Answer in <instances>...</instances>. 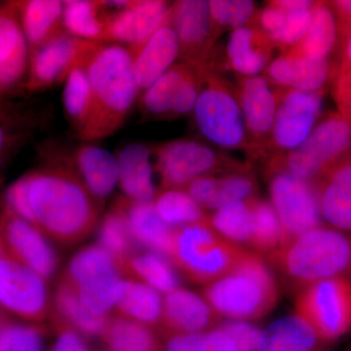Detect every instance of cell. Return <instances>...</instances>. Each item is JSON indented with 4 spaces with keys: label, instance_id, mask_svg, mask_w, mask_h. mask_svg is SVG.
Returning a JSON list of instances; mask_svg holds the SVG:
<instances>
[{
    "label": "cell",
    "instance_id": "cell-16",
    "mask_svg": "<svg viewBox=\"0 0 351 351\" xmlns=\"http://www.w3.org/2000/svg\"><path fill=\"white\" fill-rule=\"evenodd\" d=\"M171 5L159 0L128 1L113 13L106 14L103 43L141 45L162 25L169 23Z\"/></svg>",
    "mask_w": 351,
    "mask_h": 351
},
{
    "label": "cell",
    "instance_id": "cell-52",
    "mask_svg": "<svg viewBox=\"0 0 351 351\" xmlns=\"http://www.w3.org/2000/svg\"><path fill=\"white\" fill-rule=\"evenodd\" d=\"M332 94L339 113L351 119V68L339 71Z\"/></svg>",
    "mask_w": 351,
    "mask_h": 351
},
{
    "label": "cell",
    "instance_id": "cell-9",
    "mask_svg": "<svg viewBox=\"0 0 351 351\" xmlns=\"http://www.w3.org/2000/svg\"><path fill=\"white\" fill-rule=\"evenodd\" d=\"M269 193L272 207L280 219L288 240L322 226L313 182L282 169H274Z\"/></svg>",
    "mask_w": 351,
    "mask_h": 351
},
{
    "label": "cell",
    "instance_id": "cell-6",
    "mask_svg": "<svg viewBox=\"0 0 351 351\" xmlns=\"http://www.w3.org/2000/svg\"><path fill=\"white\" fill-rule=\"evenodd\" d=\"M348 159H351V119L332 113L315 126L304 144L289 152L279 169L315 182Z\"/></svg>",
    "mask_w": 351,
    "mask_h": 351
},
{
    "label": "cell",
    "instance_id": "cell-19",
    "mask_svg": "<svg viewBox=\"0 0 351 351\" xmlns=\"http://www.w3.org/2000/svg\"><path fill=\"white\" fill-rule=\"evenodd\" d=\"M334 75H338L329 58L298 56L287 53L267 68V77L287 89L322 94Z\"/></svg>",
    "mask_w": 351,
    "mask_h": 351
},
{
    "label": "cell",
    "instance_id": "cell-4",
    "mask_svg": "<svg viewBox=\"0 0 351 351\" xmlns=\"http://www.w3.org/2000/svg\"><path fill=\"white\" fill-rule=\"evenodd\" d=\"M203 295L219 317L258 320L276 306L278 287L260 256L249 251L232 274L209 284Z\"/></svg>",
    "mask_w": 351,
    "mask_h": 351
},
{
    "label": "cell",
    "instance_id": "cell-30",
    "mask_svg": "<svg viewBox=\"0 0 351 351\" xmlns=\"http://www.w3.org/2000/svg\"><path fill=\"white\" fill-rule=\"evenodd\" d=\"M338 45V29L329 2H315L306 36L288 53L302 57L328 58Z\"/></svg>",
    "mask_w": 351,
    "mask_h": 351
},
{
    "label": "cell",
    "instance_id": "cell-47",
    "mask_svg": "<svg viewBox=\"0 0 351 351\" xmlns=\"http://www.w3.org/2000/svg\"><path fill=\"white\" fill-rule=\"evenodd\" d=\"M27 43L24 38L13 54L0 63V92L13 86L24 75L27 63Z\"/></svg>",
    "mask_w": 351,
    "mask_h": 351
},
{
    "label": "cell",
    "instance_id": "cell-51",
    "mask_svg": "<svg viewBox=\"0 0 351 351\" xmlns=\"http://www.w3.org/2000/svg\"><path fill=\"white\" fill-rule=\"evenodd\" d=\"M338 29L339 46L345 49L351 36V0H337L329 2Z\"/></svg>",
    "mask_w": 351,
    "mask_h": 351
},
{
    "label": "cell",
    "instance_id": "cell-55",
    "mask_svg": "<svg viewBox=\"0 0 351 351\" xmlns=\"http://www.w3.org/2000/svg\"><path fill=\"white\" fill-rule=\"evenodd\" d=\"M351 68V36L346 43L345 49L343 51V57H341V64L338 69L339 71H346V69Z\"/></svg>",
    "mask_w": 351,
    "mask_h": 351
},
{
    "label": "cell",
    "instance_id": "cell-1",
    "mask_svg": "<svg viewBox=\"0 0 351 351\" xmlns=\"http://www.w3.org/2000/svg\"><path fill=\"white\" fill-rule=\"evenodd\" d=\"M80 66L91 87V108L78 136L85 142L110 137L123 125L140 90L130 52L119 44L95 41Z\"/></svg>",
    "mask_w": 351,
    "mask_h": 351
},
{
    "label": "cell",
    "instance_id": "cell-14",
    "mask_svg": "<svg viewBox=\"0 0 351 351\" xmlns=\"http://www.w3.org/2000/svg\"><path fill=\"white\" fill-rule=\"evenodd\" d=\"M322 94L287 89L277 96L271 135L279 149L294 151L306 142L319 119Z\"/></svg>",
    "mask_w": 351,
    "mask_h": 351
},
{
    "label": "cell",
    "instance_id": "cell-39",
    "mask_svg": "<svg viewBox=\"0 0 351 351\" xmlns=\"http://www.w3.org/2000/svg\"><path fill=\"white\" fill-rule=\"evenodd\" d=\"M215 230L233 243H250L253 230L251 200L230 203L208 218Z\"/></svg>",
    "mask_w": 351,
    "mask_h": 351
},
{
    "label": "cell",
    "instance_id": "cell-44",
    "mask_svg": "<svg viewBox=\"0 0 351 351\" xmlns=\"http://www.w3.org/2000/svg\"><path fill=\"white\" fill-rule=\"evenodd\" d=\"M43 332L32 325L5 322L0 326V351H43Z\"/></svg>",
    "mask_w": 351,
    "mask_h": 351
},
{
    "label": "cell",
    "instance_id": "cell-38",
    "mask_svg": "<svg viewBox=\"0 0 351 351\" xmlns=\"http://www.w3.org/2000/svg\"><path fill=\"white\" fill-rule=\"evenodd\" d=\"M167 258L152 251L136 254L126 263L124 270H130L143 283L151 286L157 292L169 294L179 289L180 282L177 272Z\"/></svg>",
    "mask_w": 351,
    "mask_h": 351
},
{
    "label": "cell",
    "instance_id": "cell-54",
    "mask_svg": "<svg viewBox=\"0 0 351 351\" xmlns=\"http://www.w3.org/2000/svg\"><path fill=\"white\" fill-rule=\"evenodd\" d=\"M274 2V4L285 11L304 8V7L311 6L314 3V1H307V0H278V1Z\"/></svg>",
    "mask_w": 351,
    "mask_h": 351
},
{
    "label": "cell",
    "instance_id": "cell-56",
    "mask_svg": "<svg viewBox=\"0 0 351 351\" xmlns=\"http://www.w3.org/2000/svg\"><path fill=\"white\" fill-rule=\"evenodd\" d=\"M4 145H5V133L0 127V163H1V154L3 152Z\"/></svg>",
    "mask_w": 351,
    "mask_h": 351
},
{
    "label": "cell",
    "instance_id": "cell-40",
    "mask_svg": "<svg viewBox=\"0 0 351 351\" xmlns=\"http://www.w3.org/2000/svg\"><path fill=\"white\" fill-rule=\"evenodd\" d=\"M64 110L77 133L82 132L91 108V87L85 69L76 66L66 78L63 92Z\"/></svg>",
    "mask_w": 351,
    "mask_h": 351
},
{
    "label": "cell",
    "instance_id": "cell-10",
    "mask_svg": "<svg viewBox=\"0 0 351 351\" xmlns=\"http://www.w3.org/2000/svg\"><path fill=\"white\" fill-rule=\"evenodd\" d=\"M202 84V69L189 63L174 64L145 90L142 108L152 117H177L195 110Z\"/></svg>",
    "mask_w": 351,
    "mask_h": 351
},
{
    "label": "cell",
    "instance_id": "cell-34",
    "mask_svg": "<svg viewBox=\"0 0 351 351\" xmlns=\"http://www.w3.org/2000/svg\"><path fill=\"white\" fill-rule=\"evenodd\" d=\"M119 263L103 247L90 246L78 252L69 263L66 280L75 288L96 282L121 271Z\"/></svg>",
    "mask_w": 351,
    "mask_h": 351
},
{
    "label": "cell",
    "instance_id": "cell-53",
    "mask_svg": "<svg viewBox=\"0 0 351 351\" xmlns=\"http://www.w3.org/2000/svg\"><path fill=\"white\" fill-rule=\"evenodd\" d=\"M53 351H88L80 335L71 329H63Z\"/></svg>",
    "mask_w": 351,
    "mask_h": 351
},
{
    "label": "cell",
    "instance_id": "cell-13",
    "mask_svg": "<svg viewBox=\"0 0 351 351\" xmlns=\"http://www.w3.org/2000/svg\"><path fill=\"white\" fill-rule=\"evenodd\" d=\"M0 241L9 257L34 270L44 280L56 270V254L43 232L8 210L0 217Z\"/></svg>",
    "mask_w": 351,
    "mask_h": 351
},
{
    "label": "cell",
    "instance_id": "cell-17",
    "mask_svg": "<svg viewBox=\"0 0 351 351\" xmlns=\"http://www.w3.org/2000/svg\"><path fill=\"white\" fill-rule=\"evenodd\" d=\"M94 43L63 32L34 51L29 89H43L66 80L71 69L82 64Z\"/></svg>",
    "mask_w": 351,
    "mask_h": 351
},
{
    "label": "cell",
    "instance_id": "cell-7",
    "mask_svg": "<svg viewBox=\"0 0 351 351\" xmlns=\"http://www.w3.org/2000/svg\"><path fill=\"white\" fill-rule=\"evenodd\" d=\"M193 112L198 129L210 142L225 149L246 145L247 130L239 98L205 66Z\"/></svg>",
    "mask_w": 351,
    "mask_h": 351
},
{
    "label": "cell",
    "instance_id": "cell-24",
    "mask_svg": "<svg viewBox=\"0 0 351 351\" xmlns=\"http://www.w3.org/2000/svg\"><path fill=\"white\" fill-rule=\"evenodd\" d=\"M134 239L141 246L170 258L175 228L168 226L157 214L154 202L120 199Z\"/></svg>",
    "mask_w": 351,
    "mask_h": 351
},
{
    "label": "cell",
    "instance_id": "cell-3",
    "mask_svg": "<svg viewBox=\"0 0 351 351\" xmlns=\"http://www.w3.org/2000/svg\"><path fill=\"white\" fill-rule=\"evenodd\" d=\"M270 262L295 292L325 279L351 274V235L320 226L287 240Z\"/></svg>",
    "mask_w": 351,
    "mask_h": 351
},
{
    "label": "cell",
    "instance_id": "cell-15",
    "mask_svg": "<svg viewBox=\"0 0 351 351\" xmlns=\"http://www.w3.org/2000/svg\"><path fill=\"white\" fill-rule=\"evenodd\" d=\"M169 24L179 38L180 57L184 63L204 66L217 34L210 14L209 1L182 0L175 2L171 5Z\"/></svg>",
    "mask_w": 351,
    "mask_h": 351
},
{
    "label": "cell",
    "instance_id": "cell-29",
    "mask_svg": "<svg viewBox=\"0 0 351 351\" xmlns=\"http://www.w3.org/2000/svg\"><path fill=\"white\" fill-rule=\"evenodd\" d=\"M23 34L32 52L63 32L64 2L31 0L20 5Z\"/></svg>",
    "mask_w": 351,
    "mask_h": 351
},
{
    "label": "cell",
    "instance_id": "cell-50",
    "mask_svg": "<svg viewBox=\"0 0 351 351\" xmlns=\"http://www.w3.org/2000/svg\"><path fill=\"white\" fill-rule=\"evenodd\" d=\"M260 29L272 44L278 43L286 22V11L270 2L260 14Z\"/></svg>",
    "mask_w": 351,
    "mask_h": 351
},
{
    "label": "cell",
    "instance_id": "cell-18",
    "mask_svg": "<svg viewBox=\"0 0 351 351\" xmlns=\"http://www.w3.org/2000/svg\"><path fill=\"white\" fill-rule=\"evenodd\" d=\"M136 82L140 90H147L171 68L181 47L177 34L169 23L159 27L144 43L129 48Z\"/></svg>",
    "mask_w": 351,
    "mask_h": 351
},
{
    "label": "cell",
    "instance_id": "cell-22",
    "mask_svg": "<svg viewBox=\"0 0 351 351\" xmlns=\"http://www.w3.org/2000/svg\"><path fill=\"white\" fill-rule=\"evenodd\" d=\"M186 189L201 208L217 211L230 203L253 199L257 186L250 175L235 172L223 177L198 178Z\"/></svg>",
    "mask_w": 351,
    "mask_h": 351
},
{
    "label": "cell",
    "instance_id": "cell-41",
    "mask_svg": "<svg viewBox=\"0 0 351 351\" xmlns=\"http://www.w3.org/2000/svg\"><path fill=\"white\" fill-rule=\"evenodd\" d=\"M157 214L170 226H184L207 218L202 208L182 189H165L154 202Z\"/></svg>",
    "mask_w": 351,
    "mask_h": 351
},
{
    "label": "cell",
    "instance_id": "cell-49",
    "mask_svg": "<svg viewBox=\"0 0 351 351\" xmlns=\"http://www.w3.org/2000/svg\"><path fill=\"white\" fill-rule=\"evenodd\" d=\"M24 38V34L13 13L0 10V63L13 54Z\"/></svg>",
    "mask_w": 351,
    "mask_h": 351
},
{
    "label": "cell",
    "instance_id": "cell-46",
    "mask_svg": "<svg viewBox=\"0 0 351 351\" xmlns=\"http://www.w3.org/2000/svg\"><path fill=\"white\" fill-rule=\"evenodd\" d=\"M29 184H31V174L24 176L13 182L7 189L5 202L9 212L36 226L31 200H29Z\"/></svg>",
    "mask_w": 351,
    "mask_h": 351
},
{
    "label": "cell",
    "instance_id": "cell-21",
    "mask_svg": "<svg viewBox=\"0 0 351 351\" xmlns=\"http://www.w3.org/2000/svg\"><path fill=\"white\" fill-rule=\"evenodd\" d=\"M313 184L321 218L332 228L351 235V159Z\"/></svg>",
    "mask_w": 351,
    "mask_h": 351
},
{
    "label": "cell",
    "instance_id": "cell-31",
    "mask_svg": "<svg viewBox=\"0 0 351 351\" xmlns=\"http://www.w3.org/2000/svg\"><path fill=\"white\" fill-rule=\"evenodd\" d=\"M117 308L129 319L147 326L160 325L163 302L160 295L151 286L135 280H122L120 284Z\"/></svg>",
    "mask_w": 351,
    "mask_h": 351
},
{
    "label": "cell",
    "instance_id": "cell-25",
    "mask_svg": "<svg viewBox=\"0 0 351 351\" xmlns=\"http://www.w3.org/2000/svg\"><path fill=\"white\" fill-rule=\"evenodd\" d=\"M152 152L142 144H131L117 154L120 188L128 199L152 202L156 196Z\"/></svg>",
    "mask_w": 351,
    "mask_h": 351
},
{
    "label": "cell",
    "instance_id": "cell-27",
    "mask_svg": "<svg viewBox=\"0 0 351 351\" xmlns=\"http://www.w3.org/2000/svg\"><path fill=\"white\" fill-rule=\"evenodd\" d=\"M75 164L76 173L97 199L110 195L119 182L117 156L107 149L94 145H80L75 152Z\"/></svg>",
    "mask_w": 351,
    "mask_h": 351
},
{
    "label": "cell",
    "instance_id": "cell-28",
    "mask_svg": "<svg viewBox=\"0 0 351 351\" xmlns=\"http://www.w3.org/2000/svg\"><path fill=\"white\" fill-rule=\"evenodd\" d=\"M272 45L260 29L244 25L233 29L226 45L230 66L246 77L257 76L269 62Z\"/></svg>",
    "mask_w": 351,
    "mask_h": 351
},
{
    "label": "cell",
    "instance_id": "cell-36",
    "mask_svg": "<svg viewBox=\"0 0 351 351\" xmlns=\"http://www.w3.org/2000/svg\"><path fill=\"white\" fill-rule=\"evenodd\" d=\"M99 239L100 246L113 256L122 270L125 269L126 263L136 255L138 244L132 234L125 212L119 202L101 221Z\"/></svg>",
    "mask_w": 351,
    "mask_h": 351
},
{
    "label": "cell",
    "instance_id": "cell-48",
    "mask_svg": "<svg viewBox=\"0 0 351 351\" xmlns=\"http://www.w3.org/2000/svg\"><path fill=\"white\" fill-rule=\"evenodd\" d=\"M232 338L237 351H256L262 331L246 321L232 320L218 327Z\"/></svg>",
    "mask_w": 351,
    "mask_h": 351
},
{
    "label": "cell",
    "instance_id": "cell-35",
    "mask_svg": "<svg viewBox=\"0 0 351 351\" xmlns=\"http://www.w3.org/2000/svg\"><path fill=\"white\" fill-rule=\"evenodd\" d=\"M103 1L71 0L64 2L63 25L75 38L103 43L105 18Z\"/></svg>",
    "mask_w": 351,
    "mask_h": 351
},
{
    "label": "cell",
    "instance_id": "cell-5",
    "mask_svg": "<svg viewBox=\"0 0 351 351\" xmlns=\"http://www.w3.org/2000/svg\"><path fill=\"white\" fill-rule=\"evenodd\" d=\"M248 253L219 234L206 218L176 228L170 260L193 282L209 285L232 274Z\"/></svg>",
    "mask_w": 351,
    "mask_h": 351
},
{
    "label": "cell",
    "instance_id": "cell-23",
    "mask_svg": "<svg viewBox=\"0 0 351 351\" xmlns=\"http://www.w3.org/2000/svg\"><path fill=\"white\" fill-rule=\"evenodd\" d=\"M245 126L256 140L269 137L274 128L277 96L263 76L244 78L239 96Z\"/></svg>",
    "mask_w": 351,
    "mask_h": 351
},
{
    "label": "cell",
    "instance_id": "cell-11",
    "mask_svg": "<svg viewBox=\"0 0 351 351\" xmlns=\"http://www.w3.org/2000/svg\"><path fill=\"white\" fill-rule=\"evenodd\" d=\"M152 154L164 189H186L191 182L210 176L221 166L216 152L196 141H172L156 147Z\"/></svg>",
    "mask_w": 351,
    "mask_h": 351
},
{
    "label": "cell",
    "instance_id": "cell-12",
    "mask_svg": "<svg viewBox=\"0 0 351 351\" xmlns=\"http://www.w3.org/2000/svg\"><path fill=\"white\" fill-rule=\"evenodd\" d=\"M0 304L29 321L43 320L48 293L43 277L14 258H0Z\"/></svg>",
    "mask_w": 351,
    "mask_h": 351
},
{
    "label": "cell",
    "instance_id": "cell-43",
    "mask_svg": "<svg viewBox=\"0 0 351 351\" xmlns=\"http://www.w3.org/2000/svg\"><path fill=\"white\" fill-rule=\"evenodd\" d=\"M210 14L216 29H239L250 22L255 14V2L249 0H211Z\"/></svg>",
    "mask_w": 351,
    "mask_h": 351
},
{
    "label": "cell",
    "instance_id": "cell-37",
    "mask_svg": "<svg viewBox=\"0 0 351 351\" xmlns=\"http://www.w3.org/2000/svg\"><path fill=\"white\" fill-rule=\"evenodd\" d=\"M253 211V230L250 247L258 252L269 254L276 251L286 241L287 235L276 210L267 201L251 199Z\"/></svg>",
    "mask_w": 351,
    "mask_h": 351
},
{
    "label": "cell",
    "instance_id": "cell-8",
    "mask_svg": "<svg viewBox=\"0 0 351 351\" xmlns=\"http://www.w3.org/2000/svg\"><path fill=\"white\" fill-rule=\"evenodd\" d=\"M295 314L306 321L325 343H334L351 331V279L334 277L297 292Z\"/></svg>",
    "mask_w": 351,
    "mask_h": 351
},
{
    "label": "cell",
    "instance_id": "cell-42",
    "mask_svg": "<svg viewBox=\"0 0 351 351\" xmlns=\"http://www.w3.org/2000/svg\"><path fill=\"white\" fill-rule=\"evenodd\" d=\"M165 351H237L232 338L219 328L193 334L171 335Z\"/></svg>",
    "mask_w": 351,
    "mask_h": 351
},
{
    "label": "cell",
    "instance_id": "cell-32",
    "mask_svg": "<svg viewBox=\"0 0 351 351\" xmlns=\"http://www.w3.org/2000/svg\"><path fill=\"white\" fill-rule=\"evenodd\" d=\"M54 302L62 322L69 325V329L88 337H101L104 334L108 321L107 316L92 313L66 279L58 287Z\"/></svg>",
    "mask_w": 351,
    "mask_h": 351
},
{
    "label": "cell",
    "instance_id": "cell-58",
    "mask_svg": "<svg viewBox=\"0 0 351 351\" xmlns=\"http://www.w3.org/2000/svg\"><path fill=\"white\" fill-rule=\"evenodd\" d=\"M5 321L6 320L4 319V318H2L1 313H0V326H1V325L3 324Z\"/></svg>",
    "mask_w": 351,
    "mask_h": 351
},
{
    "label": "cell",
    "instance_id": "cell-57",
    "mask_svg": "<svg viewBox=\"0 0 351 351\" xmlns=\"http://www.w3.org/2000/svg\"><path fill=\"white\" fill-rule=\"evenodd\" d=\"M7 253L5 249H4L3 245H2L1 241H0V258L6 257Z\"/></svg>",
    "mask_w": 351,
    "mask_h": 351
},
{
    "label": "cell",
    "instance_id": "cell-2",
    "mask_svg": "<svg viewBox=\"0 0 351 351\" xmlns=\"http://www.w3.org/2000/svg\"><path fill=\"white\" fill-rule=\"evenodd\" d=\"M77 173L53 166L31 174L29 200L36 228L61 243L86 237L98 221V201Z\"/></svg>",
    "mask_w": 351,
    "mask_h": 351
},
{
    "label": "cell",
    "instance_id": "cell-33",
    "mask_svg": "<svg viewBox=\"0 0 351 351\" xmlns=\"http://www.w3.org/2000/svg\"><path fill=\"white\" fill-rule=\"evenodd\" d=\"M101 338L110 351H165L151 328L127 317L108 319Z\"/></svg>",
    "mask_w": 351,
    "mask_h": 351
},
{
    "label": "cell",
    "instance_id": "cell-26",
    "mask_svg": "<svg viewBox=\"0 0 351 351\" xmlns=\"http://www.w3.org/2000/svg\"><path fill=\"white\" fill-rule=\"evenodd\" d=\"M326 343L298 314L270 323L261 334L256 351H324Z\"/></svg>",
    "mask_w": 351,
    "mask_h": 351
},
{
    "label": "cell",
    "instance_id": "cell-20",
    "mask_svg": "<svg viewBox=\"0 0 351 351\" xmlns=\"http://www.w3.org/2000/svg\"><path fill=\"white\" fill-rule=\"evenodd\" d=\"M219 318L206 300L179 288L166 295L160 325L168 336L193 334L215 329Z\"/></svg>",
    "mask_w": 351,
    "mask_h": 351
},
{
    "label": "cell",
    "instance_id": "cell-45",
    "mask_svg": "<svg viewBox=\"0 0 351 351\" xmlns=\"http://www.w3.org/2000/svg\"><path fill=\"white\" fill-rule=\"evenodd\" d=\"M314 4L315 2L311 6L286 11L285 25L277 45L293 49L301 43L311 25Z\"/></svg>",
    "mask_w": 351,
    "mask_h": 351
}]
</instances>
